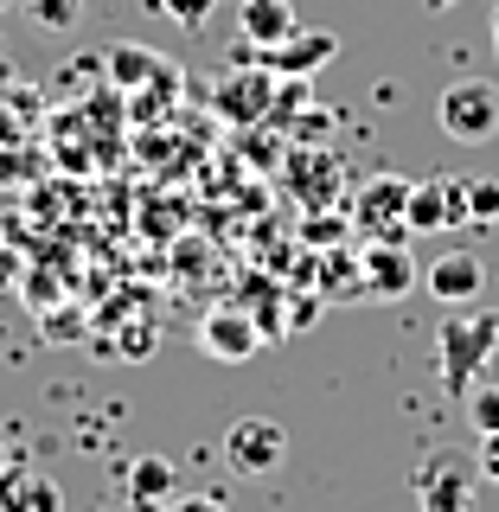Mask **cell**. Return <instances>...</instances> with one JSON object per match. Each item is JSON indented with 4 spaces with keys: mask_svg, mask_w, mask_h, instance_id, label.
Instances as JSON below:
<instances>
[{
    "mask_svg": "<svg viewBox=\"0 0 499 512\" xmlns=\"http://www.w3.org/2000/svg\"><path fill=\"white\" fill-rule=\"evenodd\" d=\"M493 346H499V314H442V327H436V372H442V391L448 397H468L480 372H487V359H493Z\"/></svg>",
    "mask_w": 499,
    "mask_h": 512,
    "instance_id": "cell-1",
    "label": "cell"
},
{
    "mask_svg": "<svg viewBox=\"0 0 499 512\" xmlns=\"http://www.w3.org/2000/svg\"><path fill=\"white\" fill-rule=\"evenodd\" d=\"M436 122L448 141H493L499 135V84L487 77H461L436 96Z\"/></svg>",
    "mask_w": 499,
    "mask_h": 512,
    "instance_id": "cell-2",
    "label": "cell"
},
{
    "mask_svg": "<svg viewBox=\"0 0 499 512\" xmlns=\"http://www.w3.org/2000/svg\"><path fill=\"white\" fill-rule=\"evenodd\" d=\"M212 116L218 122H231V128H256V122H269V103H276V71H263V64H231V71L218 77L212 90Z\"/></svg>",
    "mask_w": 499,
    "mask_h": 512,
    "instance_id": "cell-3",
    "label": "cell"
},
{
    "mask_svg": "<svg viewBox=\"0 0 499 512\" xmlns=\"http://www.w3.org/2000/svg\"><path fill=\"white\" fill-rule=\"evenodd\" d=\"M288 461V429L276 416H237L224 429V468L231 474H276Z\"/></svg>",
    "mask_w": 499,
    "mask_h": 512,
    "instance_id": "cell-4",
    "label": "cell"
},
{
    "mask_svg": "<svg viewBox=\"0 0 499 512\" xmlns=\"http://www.w3.org/2000/svg\"><path fill=\"white\" fill-rule=\"evenodd\" d=\"M404 205H410V180L372 173V180L352 192V231L359 237H410L404 231Z\"/></svg>",
    "mask_w": 499,
    "mask_h": 512,
    "instance_id": "cell-5",
    "label": "cell"
},
{
    "mask_svg": "<svg viewBox=\"0 0 499 512\" xmlns=\"http://www.w3.org/2000/svg\"><path fill=\"white\" fill-rule=\"evenodd\" d=\"M468 224V180H416L404 205V231L410 237H436Z\"/></svg>",
    "mask_w": 499,
    "mask_h": 512,
    "instance_id": "cell-6",
    "label": "cell"
},
{
    "mask_svg": "<svg viewBox=\"0 0 499 512\" xmlns=\"http://www.w3.org/2000/svg\"><path fill=\"white\" fill-rule=\"evenodd\" d=\"M282 173H288V186H295V199L308 205V212H333L340 192H346L340 154H327V148H288Z\"/></svg>",
    "mask_w": 499,
    "mask_h": 512,
    "instance_id": "cell-7",
    "label": "cell"
},
{
    "mask_svg": "<svg viewBox=\"0 0 499 512\" xmlns=\"http://www.w3.org/2000/svg\"><path fill=\"white\" fill-rule=\"evenodd\" d=\"M199 346L212 352L218 365H244V359H256V346H263V327L250 320V308H205Z\"/></svg>",
    "mask_w": 499,
    "mask_h": 512,
    "instance_id": "cell-8",
    "label": "cell"
},
{
    "mask_svg": "<svg viewBox=\"0 0 499 512\" xmlns=\"http://www.w3.org/2000/svg\"><path fill=\"white\" fill-rule=\"evenodd\" d=\"M365 295H397L404 301L416 288V256H410V237H365Z\"/></svg>",
    "mask_w": 499,
    "mask_h": 512,
    "instance_id": "cell-9",
    "label": "cell"
},
{
    "mask_svg": "<svg viewBox=\"0 0 499 512\" xmlns=\"http://www.w3.org/2000/svg\"><path fill=\"white\" fill-rule=\"evenodd\" d=\"M340 58V39H333V32H288L282 45H263V52H256V64H263V71H276V77H314V71H327V64Z\"/></svg>",
    "mask_w": 499,
    "mask_h": 512,
    "instance_id": "cell-10",
    "label": "cell"
},
{
    "mask_svg": "<svg viewBox=\"0 0 499 512\" xmlns=\"http://www.w3.org/2000/svg\"><path fill=\"white\" fill-rule=\"evenodd\" d=\"M423 288L442 301V308H468V301H480V288H487V256L480 250H448L429 263Z\"/></svg>",
    "mask_w": 499,
    "mask_h": 512,
    "instance_id": "cell-11",
    "label": "cell"
},
{
    "mask_svg": "<svg viewBox=\"0 0 499 512\" xmlns=\"http://www.w3.org/2000/svg\"><path fill=\"white\" fill-rule=\"evenodd\" d=\"M416 506L423 512H474V474L455 455H429L416 474Z\"/></svg>",
    "mask_w": 499,
    "mask_h": 512,
    "instance_id": "cell-12",
    "label": "cell"
},
{
    "mask_svg": "<svg viewBox=\"0 0 499 512\" xmlns=\"http://www.w3.org/2000/svg\"><path fill=\"white\" fill-rule=\"evenodd\" d=\"M0 512H64V493L45 468L7 461V468H0Z\"/></svg>",
    "mask_w": 499,
    "mask_h": 512,
    "instance_id": "cell-13",
    "label": "cell"
},
{
    "mask_svg": "<svg viewBox=\"0 0 499 512\" xmlns=\"http://www.w3.org/2000/svg\"><path fill=\"white\" fill-rule=\"evenodd\" d=\"M288 32H295V0H244L237 7V39L244 45H282Z\"/></svg>",
    "mask_w": 499,
    "mask_h": 512,
    "instance_id": "cell-14",
    "label": "cell"
},
{
    "mask_svg": "<svg viewBox=\"0 0 499 512\" xmlns=\"http://www.w3.org/2000/svg\"><path fill=\"white\" fill-rule=\"evenodd\" d=\"M109 77L116 90H141V84H173V71L154 58V45H109Z\"/></svg>",
    "mask_w": 499,
    "mask_h": 512,
    "instance_id": "cell-15",
    "label": "cell"
},
{
    "mask_svg": "<svg viewBox=\"0 0 499 512\" xmlns=\"http://www.w3.org/2000/svg\"><path fill=\"white\" fill-rule=\"evenodd\" d=\"M128 500H135L141 512H160L173 500V461L167 455H141L135 468H128Z\"/></svg>",
    "mask_w": 499,
    "mask_h": 512,
    "instance_id": "cell-16",
    "label": "cell"
},
{
    "mask_svg": "<svg viewBox=\"0 0 499 512\" xmlns=\"http://www.w3.org/2000/svg\"><path fill=\"white\" fill-rule=\"evenodd\" d=\"M20 7L32 13V26H45V32H71L84 20V0H20Z\"/></svg>",
    "mask_w": 499,
    "mask_h": 512,
    "instance_id": "cell-17",
    "label": "cell"
},
{
    "mask_svg": "<svg viewBox=\"0 0 499 512\" xmlns=\"http://www.w3.org/2000/svg\"><path fill=\"white\" fill-rule=\"evenodd\" d=\"M468 416H474L480 436H493V429H499V384H474V391H468Z\"/></svg>",
    "mask_w": 499,
    "mask_h": 512,
    "instance_id": "cell-18",
    "label": "cell"
},
{
    "mask_svg": "<svg viewBox=\"0 0 499 512\" xmlns=\"http://www.w3.org/2000/svg\"><path fill=\"white\" fill-rule=\"evenodd\" d=\"M468 224H499V180H468Z\"/></svg>",
    "mask_w": 499,
    "mask_h": 512,
    "instance_id": "cell-19",
    "label": "cell"
},
{
    "mask_svg": "<svg viewBox=\"0 0 499 512\" xmlns=\"http://www.w3.org/2000/svg\"><path fill=\"white\" fill-rule=\"evenodd\" d=\"M154 7H160V13H167V20H173V26H186V32H199L205 20H212V7H218V0H154Z\"/></svg>",
    "mask_w": 499,
    "mask_h": 512,
    "instance_id": "cell-20",
    "label": "cell"
},
{
    "mask_svg": "<svg viewBox=\"0 0 499 512\" xmlns=\"http://www.w3.org/2000/svg\"><path fill=\"white\" fill-rule=\"evenodd\" d=\"M160 512H224V500L218 493H192V500H167Z\"/></svg>",
    "mask_w": 499,
    "mask_h": 512,
    "instance_id": "cell-21",
    "label": "cell"
},
{
    "mask_svg": "<svg viewBox=\"0 0 499 512\" xmlns=\"http://www.w3.org/2000/svg\"><path fill=\"white\" fill-rule=\"evenodd\" d=\"M480 480H499V429L480 436Z\"/></svg>",
    "mask_w": 499,
    "mask_h": 512,
    "instance_id": "cell-22",
    "label": "cell"
},
{
    "mask_svg": "<svg viewBox=\"0 0 499 512\" xmlns=\"http://www.w3.org/2000/svg\"><path fill=\"white\" fill-rule=\"evenodd\" d=\"M13 282H20V256H13V250H0V295H7Z\"/></svg>",
    "mask_w": 499,
    "mask_h": 512,
    "instance_id": "cell-23",
    "label": "cell"
},
{
    "mask_svg": "<svg viewBox=\"0 0 499 512\" xmlns=\"http://www.w3.org/2000/svg\"><path fill=\"white\" fill-rule=\"evenodd\" d=\"M13 141H20V122H13V116H7V109H0V154H7V148H13Z\"/></svg>",
    "mask_w": 499,
    "mask_h": 512,
    "instance_id": "cell-24",
    "label": "cell"
},
{
    "mask_svg": "<svg viewBox=\"0 0 499 512\" xmlns=\"http://www.w3.org/2000/svg\"><path fill=\"white\" fill-rule=\"evenodd\" d=\"M423 7H436V13H448V7H461V0H423Z\"/></svg>",
    "mask_w": 499,
    "mask_h": 512,
    "instance_id": "cell-25",
    "label": "cell"
},
{
    "mask_svg": "<svg viewBox=\"0 0 499 512\" xmlns=\"http://www.w3.org/2000/svg\"><path fill=\"white\" fill-rule=\"evenodd\" d=\"M493 45H499V7H493Z\"/></svg>",
    "mask_w": 499,
    "mask_h": 512,
    "instance_id": "cell-26",
    "label": "cell"
},
{
    "mask_svg": "<svg viewBox=\"0 0 499 512\" xmlns=\"http://www.w3.org/2000/svg\"><path fill=\"white\" fill-rule=\"evenodd\" d=\"M7 461H13V455H7V442H0V468H7Z\"/></svg>",
    "mask_w": 499,
    "mask_h": 512,
    "instance_id": "cell-27",
    "label": "cell"
},
{
    "mask_svg": "<svg viewBox=\"0 0 499 512\" xmlns=\"http://www.w3.org/2000/svg\"><path fill=\"white\" fill-rule=\"evenodd\" d=\"M7 7H20V0H0V13H7Z\"/></svg>",
    "mask_w": 499,
    "mask_h": 512,
    "instance_id": "cell-28",
    "label": "cell"
}]
</instances>
